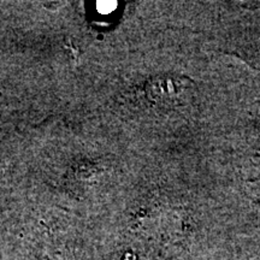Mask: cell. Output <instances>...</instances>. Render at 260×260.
<instances>
[{
	"label": "cell",
	"instance_id": "cell-1",
	"mask_svg": "<svg viewBox=\"0 0 260 260\" xmlns=\"http://www.w3.org/2000/svg\"><path fill=\"white\" fill-rule=\"evenodd\" d=\"M195 84L184 76L157 77L148 84V96L160 106L182 105L191 98Z\"/></svg>",
	"mask_w": 260,
	"mask_h": 260
}]
</instances>
